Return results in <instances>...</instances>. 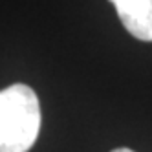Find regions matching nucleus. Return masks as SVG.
Instances as JSON below:
<instances>
[{"instance_id": "1", "label": "nucleus", "mask_w": 152, "mask_h": 152, "mask_svg": "<svg viewBox=\"0 0 152 152\" xmlns=\"http://www.w3.org/2000/svg\"><path fill=\"white\" fill-rule=\"evenodd\" d=\"M40 130V103L28 84L0 90V152H28Z\"/></svg>"}, {"instance_id": "2", "label": "nucleus", "mask_w": 152, "mask_h": 152, "mask_svg": "<svg viewBox=\"0 0 152 152\" xmlns=\"http://www.w3.org/2000/svg\"><path fill=\"white\" fill-rule=\"evenodd\" d=\"M132 37L152 42V0H110Z\"/></svg>"}, {"instance_id": "3", "label": "nucleus", "mask_w": 152, "mask_h": 152, "mask_svg": "<svg viewBox=\"0 0 152 152\" xmlns=\"http://www.w3.org/2000/svg\"><path fill=\"white\" fill-rule=\"evenodd\" d=\"M112 152H134V150H130V148H115Z\"/></svg>"}]
</instances>
